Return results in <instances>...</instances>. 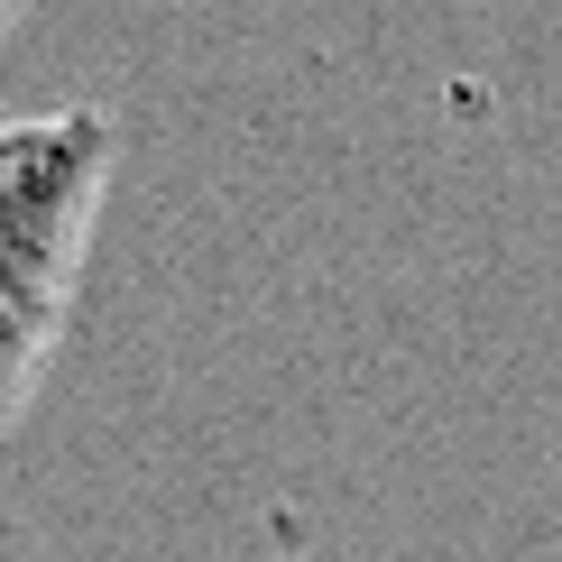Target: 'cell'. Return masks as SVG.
Returning a JSON list of instances; mask_svg holds the SVG:
<instances>
[{"label": "cell", "instance_id": "1", "mask_svg": "<svg viewBox=\"0 0 562 562\" xmlns=\"http://www.w3.org/2000/svg\"><path fill=\"white\" fill-rule=\"evenodd\" d=\"M111 157H121V130L92 102L0 121V442L37 406L56 341L75 323L111 203Z\"/></svg>", "mask_w": 562, "mask_h": 562}, {"label": "cell", "instance_id": "2", "mask_svg": "<svg viewBox=\"0 0 562 562\" xmlns=\"http://www.w3.org/2000/svg\"><path fill=\"white\" fill-rule=\"evenodd\" d=\"M19 10H29V0H0V37H10V29H19Z\"/></svg>", "mask_w": 562, "mask_h": 562}]
</instances>
